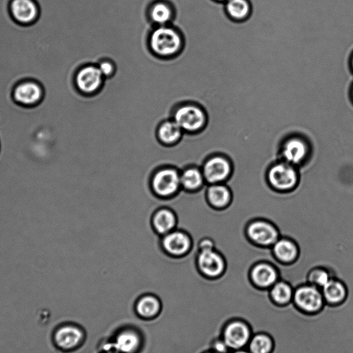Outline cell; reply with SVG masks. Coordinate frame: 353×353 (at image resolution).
I'll list each match as a JSON object with an SVG mask.
<instances>
[{
	"mask_svg": "<svg viewBox=\"0 0 353 353\" xmlns=\"http://www.w3.org/2000/svg\"><path fill=\"white\" fill-rule=\"evenodd\" d=\"M250 332L243 323L235 321L230 323L223 332V341L232 349L238 350L243 347L249 341Z\"/></svg>",
	"mask_w": 353,
	"mask_h": 353,
	"instance_id": "obj_16",
	"label": "cell"
},
{
	"mask_svg": "<svg viewBox=\"0 0 353 353\" xmlns=\"http://www.w3.org/2000/svg\"><path fill=\"white\" fill-rule=\"evenodd\" d=\"M1 145H2V143H1V141L0 140V154H1Z\"/></svg>",
	"mask_w": 353,
	"mask_h": 353,
	"instance_id": "obj_37",
	"label": "cell"
},
{
	"mask_svg": "<svg viewBox=\"0 0 353 353\" xmlns=\"http://www.w3.org/2000/svg\"><path fill=\"white\" fill-rule=\"evenodd\" d=\"M196 262L201 274L209 278L220 276L225 268L223 257L214 249L198 251Z\"/></svg>",
	"mask_w": 353,
	"mask_h": 353,
	"instance_id": "obj_9",
	"label": "cell"
},
{
	"mask_svg": "<svg viewBox=\"0 0 353 353\" xmlns=\"http://www.w3.org/2000/svg\"><path fill=\"white\" fill-rule=\"evenodd\" d=\"M172 119L183 132L196 134L206 128L208 114L205 108L199 104L186 103L174 110Z\"/></svg>",
	"mask_w": 353,
	"mask_h": 353,
	"instance_id": "obj_2",
	"label": "cell"
},
{
	"mask_svg": "<svg viewBox=\"0 0 353 353\" xmlns=\"http://www.w3.org/2000/svg\"><path fill=\"white\" fill-rule=\"evenodd\" d=\"M9 10L12 18L22 26L34 23L40 15V8L36 0H10Z\"/></svg>",
	"mask_w": 353,
	"mask_h": 353,
	"instance_id": "obj_10",
	"label": "cell"
},
{
	"mask_svg": "<svg viewBox=\"0 0 353 353\" xmlns=\"http://www.w3.org/2000/svg\"><path fill=\"white\" fill-rule=\"evenodd\" d=\"M330 279L327 272L321 269L314 270L310 275V281L321 287H323Z\"/></svg>",
	"mask_w": 353,
	"mask_h": 353,
	"instance_id": "obj_30",
	"label": "cell"
},
{
	"mask_svg": "<svg viewBox=\"0 0 353 353\" xmlns=\"http://www.w3.org/2000/svg\"><path fill=\"white\" fill-rule=\"evenodd\" d=\"M201 170L205 182L215 184L225 181L228 177L231 167L226 158L216 155L205 161Z\"/></svg>",
	"mask_w": 353,
	"mask_h": 353,
	"instance_id": "obj_11",
	"label": "cell"
},
{
	"mask_svg": "<svg viewBox=\"0 0 353 353\" xmlns=\"http://www.w3.org/2000/svg\"><path fill=\"white\" fill-rule=\"evenodd\" d=\"M83 340V329L72 321L59 324L52 332V341L54 345L65 352H70L79 349Z\"/></svg>",
	"mask_w": 353,
	"mask_h": 353,
	"instance_id": "obj_4",
	"label": "cell"
},
{
	"mask_svg": "<svg viewBox=\"0 0 353 353\" xmlns=\"http://www.w3.org/2000/svg\"><path fill=\"white\" fill-rule=\"evenodd\" d=\"M192 244L190 235L183 230L176 228L162 236L161 239L163 251L174 258L186 256L191 251Z\"/></svg>",
	"mask_w": 353,
	"mask_h": 353,
	"instance_id": "obj_6",
	"label": "cell"
},
{
	"mask_svg": "<svg viewBox=\"0 0 353 353\" xmlns=\"http://www.w3.org/2000/svg\"><path fill=\"white\" fill-rule=\"evenodd\" d=\"M215 243L214 241L210 237H204L201 239L198 243V249L200 250H212L214 249Z\"/></svg>",
	"mask_w": 353,
	"mask_h": 353,
	"instance_id": "obj_31",
	"label": "cell"
},
{
	"mask_svg": "<svg viewBox=\"0 0 353 353\" xmlns=\"http://www.w3.org/2000/svg\"><path fill=\"white\" fill-rule=\"evenodd\" d=\"M309 137L294 134L285 138L281 145V150L284 159L292 164H298L306 157L310 144Z\"/></svg>",
	"mask_w": 353,
	"mask_h": 353,
	"instance_id": "obj_8",
	"label": "cell"
},
{
	"mask_svg": "<svg viewBox=\"0 0 353 353\" xmlns=\"http://www.w3.org/2000/svg\"><path fill=\"white\" fill-rule=\"evenodd\" d=\"M247 233L252 241L263 246L274 244L279 237L276 228L263 221L252 223L248 228Z\"/></svg>",
	"mask_w": 353,
	"mask_h": 353,
	"instance_id": "obj_13",
	"label": "cell"
},
{
	"mask_svg": "<svg viewBox=\"0 0 353 353\" xmlns=\"http://www.w3.org/2000/svg\"><path fill=\"white\" fill-rule=\"evenodd\" d=\"M105 78L97 65L85 63L79 67L74 76L77 90L85 97L94 95L102 88Z\"/></svg>",
	"mask_w": 353,
	"mask_h": 353,
	"instance_id": "obj_5",
	"label": "cell"
},
{
	"mask_svg": "<svg viewBox=\"0 0 353 353\" xmlns=\"http://www.w3.org/2000/svg\"><path fill=\"white\" fill-rule=\"evenodd\" d=\"M160 302L156 297L147 295L139 299L136 310L141 316L148 319L154 316L160 310Z\"/></svg>",
	"mask_w": 353,
	"mask_h": 353,
	"instance_id": "obj_26",
	"label": "cell"
},
{
	"mask_svg": "<svg viewBox=\"0 0 353 353\" xmlns=\"http://www.w3.org/2000/svg\"><path fill=\"white\" fill-rule=\"evenodd\" d=\"M177 224V215L170 208L163 207L157 209L151 218L153 230L161 236L176 229Z\"/></svg>",
	"mask_w": 353,
	"mask_h": 353,
	"instance_id": "obj_15",
	"label": "cell"
},
{
	"mask_svg": "<svg viewBox=\"0 0 353 353\" xmlns=\"http://www.w3.org/2000/svg\"><path fill=\"white\" fill-rule=\"evenodd\" d=\"M296 304L302 310L314 312L323 305V294L314 286L305 285L299 288L294 293Z\"/></svg>",
	"mask_w": 353,
	"mask_h": 353,
	"instance_id": "obj_14",
	"label": "cell"
},
{
	"mask_svg": "<svg viewBox=\"0 0 353 353\" xmlns=\"http://www.w3.org/2000/svg\"><path fill=\"white\" fill-rule=\"evenodd\" d=\"M214 347L217 352H223V353L226 352V350L228 348V347L227 346V345L225 343V342L223 341H217L214 344Z\"/></svg>",
	"mask_w": 353,
	"mask_h": 353,
	"instance_id": "obj_32",
	"label": "cell"
},
{
	"mask_svg": "<svg viewBox=\"0 0 353 353\" xmlns=\"http://www.w3.org/2000/svg\"><path fill=\"white\" fill-rule=\"evenodd\" d=\"M268 180L274 188L279 190H288L296 185L297 174L292 166L279 163L269 170Z\"/></svg>",
	"mask_w": 353,
	"mask_h": 353,
	"instance_id": "obj_12",
	"label": "cell"
},
{
	"mask_svg": "<svg viewBox=\"0 0 353 353\" xmlns=\"http://www.w3.org/2000/svg\"><path fill=\"white\" fill-rule=\"evenodd\" d=\"M277 276L276 270L265 263L257 264L251 271V278L253 282L256 285L263 288L274 285Z\"/></svg>",
	"mask_w": 353,
	"mask_h": 353,
	"instance_id": "obj_22",
	"label": "cell"
},
{
	"mask_svg": "<svg viewBox=\"0 0 353 353\" xmlns=\"http://www.w3.org/2000/svg\"><path fill=\"white\" fill-rule=\"evenodd\" d=\"M233 353H249V352H247L243 351V350H236Z\"/></svg>",
	"mask_w": 353,
	"mask_h": 353,
	"instance_id": "obj_36",
	"label": "cell"
},
{
	"mask_svg": "<svg viewBox=\"0 0 353 353\" xmlns=\"http://www.w3.org/2000/svg\"><path fill=\"white\" fill-rule=\"evenodd\" d=\"M322 288L323 298L331 303H339L344 301L347 294L346 286L338 280L330 279Z\"/></svg>",
	"mask_w": 353,
	"mask_h": 353,
	"instance_id": "obj_24",
	"label": "cell"
},
{
	"mask_svg": "<svg viewBox=\"0 0 353 353\" xmlns=\"http://www.w3.org/2000/svg\"><path fill=\"white\" fill-rule=\"evenodd\" d=\"M205 196L208 203L212 208L222 209L230 202L231 192L224 185L210 184L206 190Z\"/></svg>",
	"mask_w": 353,
	"mask_h": 353,
	"instance_id": "obj_21",
	"label": "cell"
},
{
	"mask_svg": "<svg viewBox=\"0 0 353 353\" xmlns=\"http://www.w3.org/2000/svg\"><path fill=\"white\" fill-rule=\"evenodd\" d=\"M273 252L281 261L290 263L296 258L298 248L293 241L288 239H280L274 243Z\"/></svg>",
	"mask_w": 353,
	"mask_h": 353,
	"instance_id": "obj_25",
	"label": "cell"
},
{
	"mask_svg": "<svg viewBox=\"0 0 353 353\" xmlns=\"http://www.w3.org/2000/svg\"><path fill=\"white\" fill-rule=\"evenodd\" d=\"M350 65L351 70L353 72V52L350 57Z\"/></svg>",
	"mask_w": 353,
	"mask_h": 353,
	"instance_id": "obj_33",
	"label": "cell"
},
{
	"mask_svg": "<svg viewBox=\"0 0 353 353\" xmlns=\"http://www.w3.org/2000/svg\"><path fill=\"white\" fill-rule=\"evenodd\" d=\"M180 172L175 167L167 165L156 169L150 180L151 191L163 199L176 195L181 189Z\"/></svg>",
	"mask_w": 353,
	"mask_h": 353,
	"instance_id": "obj_3",
	"label": "cell"
},
{
	"mask_svg": "<svg viewBox=\"0 0 353 353\" xmlns=\"http://www.w3.org/2000/svg\"><path fill=\"white\" fill-rule=\"evenodd\" d=\"M139 336L132 330H124L119 333L109 347L118 353H134L139 347Z\"/></svg>",
	"mask_w": 353,
	"mask_h": 353,
	"instance_id": "obj_20",
	"label": "cell"
},
{
	"mask_svg": "<svg viewBox=\"0 0 353 353\" xmlns=\"http://www.w3.org/2000/svg\"><path fill=\"white\" fill-rule=\"evenodd\" d=\"M150 51L159 58H172L183 47L181 33L170 25L156 26L148 37Z\"/></svg>",
	"mask_w": 353,
	"mask_h": 353,
	"instance_id": "obj_1",
	"label": "cell"
},
{
	"mask_svg": "<svg viewBox=\"0 0 353 353\" xmlns=\"http://www.w3.org/2000/svg\"><path fill=\"white\" fill-rule=\"evenodd\" d=\"M216 2H218V3H225V2H227L228 0H213Z\"/></svg>",
	"mask_w": 353,
	"mask_h": 353,
	"instance_id": "obj_35",
	"label": "cell"
},
{
	"mask_svg": "<svg viewBox=\"0 0 353 353\" xmlns=\"http://www.w3.org/2000/svg\"><path fill=\"white\" fill-rule=\"evenodd\" d=\"M250 353H269L272 349V339L264 334H259L250 341Z\"/></svg>",
	"mask_w": 353,
	"mask_h": 353,
	"instance_id": "obj_28",
	"label": "cell"
},
{
	"mask_svg": "<svg viewBox=\"0 0 353 353\" xmlns=\"http://www.w3.org/2000/svg\"><path fill=\"white\" fill-rule=\"evenodd\" d=\"M183 133L182 129L172 119L162 121L156 131L158 141L165 146H172L178 143Z\"/></svg>",
	"mask_w": 353,
	"mask_h": 353,
	"instance_id": "obj_17",
	"label": "cell"
},
{
	"mask_svg": "<svg viewBox=\"0 0 353 353\" xmlns=\"http://www.w3.org/2000/svg\"><path fill=\"white\" fill-rule=\"evenodd\" d=\"M97 65L105 79L112 77L116 72V65L110 59H102Z\"/></svg>",
	"mask_w": 353,
	"mask_h": 353,
	"instance_id": "obj_29",
	"label": "cell"
},
{
	"mask_svg": "<svg viewBox=\"0 0 353 353\" xmlns=\"http://www.w3.org/2000/svg\"><path fill=\"white\" fill-rule=\"evenodd\" d=\"M228 17L235 21H243L248 19L252 12L250 0H228L224 3Z\"/></svg>",
	"mask_w": 353,
	"mask_h": 353,
	"instance_id": "obj_23",
	"label": "cell"
},
{
	"mask_svg": "<svg viewBox=\"0 0 353 353\" xmlns=\"http://www.w3.org/2000/svg\"><path fill=\"white\" fill-rule=\"evenodd\" d=\"M148 16L156 26L170 25L174 17V10L170 3L159 0L150 5Z\"/></svg>",
	"mask_w": 353,
	"mask_h": 353,
	"instance_id": "obj_18",
	"label": "cell"
},
{
	"mask_svg": "<svg viewBox=\"0 0 353 353\" xmlns=\"http://www.w3.org/2000/svg\"><path fill=\"white\" fill-rule=\"evenodd\" d=\"M181 189L188 192L199 191L205 181L201 170L195 165L185 168L180 172Z\"/></svg>",
	"mask_w": 353,
	"mask_h": 353,
	"instance_id": "obj_19",
	"label": "cell"
},
{
	"mask_svg": "<svg viewBox=\"0 0 353 353\" xmlns=\"http://www.w3.org/2000/svg\"><path fill=\"white\" fill-rule=\"evenodd\" d=\"M107 353H118V352H114V351H112V352H108Z\"/></svg>",
	"mask_w": 353,
	"mask_h": 353,
	"instance_id": "obj_38",
	"label": "cell"
},
{
	"mask_svg": "<svg viewBox=\"0 0 353 353\" xmlns=\"http://www.w3.org/2000/svg\"><path fill=\"white\" fill-rule=\"evenodd\" d=\"M44 89L38 81L26 79L17 83L12 91L14 101L24 107H34L44 97Z\"/></svg>",
	"mask_w": 353,
	"mask_h": 353,
	"instance_id": "obj_7",
	"label": "cell"
},
{
	"mask_svg": "<svg viewBox=\"0 0 353 353\" xmlns=\"http://www.w3.org/2000/svg\"><path fill=\"white\" fill-rule=\"evenodd\" d=\"M350 97H351V99L353 102V84H352V85L351 87V90H350Z\"/></svg>",
	"mask_w": 353,
	"mask_h": 353,
	"instance_id": "obj_34",
	"label": "cell"
},
{
	"mask_svg": "<svg viewBox=\"0 0 353 353\" xmlns=\"http://www.w3.org/2000/svg\"><path fill=\"white\" fill-rule=\"evenodd\" d=\"M270 294L274 301L285 304L290 301L292 290L289 284L281 281L274 284Z\"/></svg>",
	"mask_w": 353,
	"mask_h": 353,
	"instance_id": "obj_27",
	"label": "cell"
}]
</instances>
